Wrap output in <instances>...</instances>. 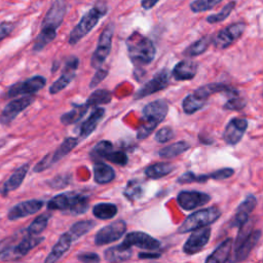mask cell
<instances>
[{
  "label": "cell",
  "instance_id": "cell-1",
  "mask_svg": "<svg viewBox=\"0 0 263 263\" xmlns=\"http://www.w3.org/2000/svg\"><path fill=\"white\" fill-rule=\"evenodd\" d=\"M168 112L167 102L163 99H158L148 103L143 108L142 123L137 130V139L144 140L163 121Z\"/></svg>",
  "mask_w": 263,
  "mask_h": 263
},
{
  "label": "cell",
  "instance_id": "cell-2",
  "mask_svg": "<svg viewBox=\"0 0 263 263\" xmlns=\"http://www.w3.org/2000/svg\"><path fill=\"white\" fill-rule=\"evenodd\" d=\"M126 48L130 61L136 65H149L155 58L156 49L151 39L139 32H133L126 39Z\"/></svg>",
  "mask_w": 263,
  "mask_h": 263
},
{
  "label": "cell",
  "instance_id": "cell-3",
  "mask_svg": "<svg viewBox=\"0 0 263 263\" xmlns=\"http://www.w3.org/2000/svg\"><path fill=\"white\" fill-rule=\"evenodd\" d=\"M88 197L79 192H64L53 196L47 202L50 211H64L73 215H81L88 210Z\"/></svg>",
  "mask_w": 263,
  "mask_h": 263
},
{
  "label": "cell",
  "instance_id": "cell-4",
  "mask_svg": "<svg viewBox=\"0 0 263 263\" xmlns=\"http://www.w3.org/2000/svg\"><path fill=\"white\" fill-rule=\"evenodd\" d=\"M107 13V6L103 2L97 3L87 12H85L79 23L73 28L69 34L68 42L70 45H75L85 35H87L99 23V21Z\"/></svg>",
  "mask_w": 263,
  "mask_h": 263
},
{
  "label": "cell",
  "instance_id": "cell-5",
  "mask_svg": "<svg viewBox=\"0 0 263 263\" xmlns=\"http://www.w3.org/2000/svg\"><path fill=\"white\" fill-rule=\"evenodd\" d=\"M221 216V211L216 206H211L206 209L199 210L197 212L189 215L185 221L181 224L178 229L179 233H186L189 231H194L203 227H208L217 221Z\"/></svg>",
  "mask_w": 263,
  "mask_h": 263
},
{
  "label": "cell",
  "instance_id": "cell-6",
  "mask_svg": "<svg viewBox=\"0 0 263 263\" xmlns=\"http://www.w3.org/2000/svg\"><path fill=\"white\" fill-rule=\"evenodd\" d=\"M239 232L237 234V238L234 242V253L230 261L232 263L243 261L253 248L257 245L261 237V230H251V231H245L243 228H239Z\"/></svg>",
  "mask_w": 263,
  "mask_h": 263
},
{
  "label": "cell",
  "instance_id": "cell-7",
  "mask_svg": "<svg viewBox=\"0 0 263 263\" xmlns=\"http://www.w3.org/2000/svg\"><path fill=\"white\" fill-rule=\"evenodd\" d=\"M113 34H114V24L109 23L100 34L97 48L90 58V66L92 68L99 69L102 66V64L105 62V60L108 58L111 51Z\"/></svg>",
  "mask_w": 263,
  "mask_h": 263
},
{
  "label": "cell",
  "instance_id": "cell-8",
  "mask_svg": "<svg viewBox=\"0 0 263 263\" xmlns=\"http://www.w3.org/2000/svg\"><path fill=\"white\" fill-rule=\"evenodd\" d=\"M46 84V79L41 75H36L25 81H20L12 84L6 91V98H13L20 95L33 96Z\"/></svg>",
  "mask_w": 263,
  "mask_h": 263
},
{
  "label": "cell",
  "instance_id": "cell-9",
  "mask_svg": "<svg viewBox=\"0 0 263 263\" xmlns=\"http://www.w3.org/2000/svg\"><path fill=\"white\" fill-rule=\"evenodd\" d=\"M246 27V23L238 22L221 30L213 39L215 47L218 49H225L229 47L243 34Z\"/></svg>",
  "mask_w": 263,
  "mask_h": 263
},
{
  "label": "cell",
  "instance_id": "cell-10",
  "mask_svg": "<svg viewBox=\"0 0 263 263\" xmlns=\"http://www.w3.org/2000/svg\"><path fill=\"white\" fill-rule=\"evenodd\" d=\"M126 231V223L123 220H117L102 227L95 235L97 246H106L118 240Z\"/></svg>",
  "mask_w": 263,
  "mask_h": 263
},
{
  "label": "cell",
  "instance_id": "cell-11",
  "mask_svg": "<svg viewBox=\"0 0 263 263\" xmlns=\"http://www.w3.org/2000/svg\"><path fill=\"white\" fill-rule=\"evenodd\" d=\"M119 246L125 250L132 249V247L135 246L140 249L153 251L157 250L160 247V241L145 232L134 231L127 233L122 242L119 243Z\"/></svg>",
  "mask_w": 263,
  "mask_h": 263
},
{
  "label": "cell",
  "instance_id": "cell-12",
  "mask_svg": "<svg viewBox=\"0 0 263 263\" xmlns=\"http://www.w3.org/2000/svg\"><path fill=\"white\" fill-rule=\"evenodd\" d=\"M78 65L79 60L75 55H70L66 59L61 76L49 86L50 95H57L67 87V85L74 79Z\"/></svg>",
  "mask_w": 263,
  "mask_h": 263
},
{
  "label": "cell",
  "instance_id": "cell-13",
  "mask_svg": "<svg viewBox=\"0 0 263 263\" xmlns=\"http://www.w3.org/2000/svg\"><path fill=\"white\" fill-rule=\"evenodd\" d=\"M170 83V74L166 69H162L157 72L152 79L147 81L141 88H139L134 96L135 100H140L148 97L152 93L164 89Z\"/></svg>",
  "mask_w": 263,
  "mask_h": 263
},
{
  "label": "cell",
  "instance_id": "cell-14",
  "mask_svg": "<svg viewBox=\"0 0 263 263\" xmlns=\"http://www.w3.org/2000/svg\"><path fill=\"white\" fill-rule=\"evenodd\" d=\"M35 101L34 96H24L9 102L2 110L0 114V123L3 125L10 124L14 118L27 107H29Z\"/></svg>",
  "mask_w": 263,
  "mask_h": 263
},
{
  "label": "cell",
  "instance_id": "cell-15",
  "mask_svg": "<svg viewBox=\"0 0 263 263\" xmlns=\"http://www.w3.org/2000/svg\"><path fill=\"white\" fill-rule=\"evenodd\" d=\"M67 12V2L65 0H54L47 10L41 23V29L48 28L58 30L62 25Z\"/></svg>",
  "mask_w": 263,
  "mask_h": 263
},
{
  "label": "cell",
  "instance_id": "cell-16",
  "mask_svg": "<svg viewBox=\"0 0 263 263\" xmlns=\"http://www.w3.org/2000/svg\"><path fill=\"white\" fill-rule=\"evenodd\" d=\"M211 236V228L203 227L194 230L189 238L183 246V252L187 255H193L203 249V247L209 242Z\"/></svg>",
  "mask_w": 263,
  "mask_h": 263
},
{
  "label": "cell",
  "instance_id": "cell-17",
  "mask_svg": "<svg viewBox=\"0 0 263 263\" xmlns=\"http://www.w3.org/2000/svg\"><path fill=\"white\" fill-rule=\"evenodd\" d=\"M248 127V121L243 118H232L223 132V139L228 145H236L243 137Z\"/></svg>",
  "mask_w": 263,
  "mask_h": 263
},
{
  "label": "cell",
  "instance_id": "cell-18",
  "mask_svg": "<svg viewBox=\"0 0 263 263\" xmlns=\"http://www.w3.org/2000/svg\"><path fill=\"white\" fill-rule=\"evenodd\" d=\"M211 200V196L206 193L199 191H181L177 196L179 205L184 210H193L200 205L208 203Z\"/></svg>",
  "mask_w": 263,
  "mask_h": 263
},
{
  "label": "cell",
  "instance_id": "cell-19",
  "mask_svg": "<svg viewBox=\"0 0 263 263\" xmlns=\"http://www.w3.org/2000/svg\"><path fill=\"white\" fill-rule=\"evenodd\" d=\"M44 240L43 236L37 235H29L21 240L14 248H10L5 253H3V259H16L24 257L31 250L37 247Z\"/></svg>",
  "mask_w": 263,
  "mask_h": 263
},
{
  "label": "cell",
  "instance_id": "cell-20",
  "mask_svg": "<svg viewBox=\"0 0 263 263\" xmlns=\"http://www.w3.org/2000/svg\"><path fill=\"white\" fill-rule=\"evenodd\" d=\"M43 205H44V202L39 199L25 200V201L16 203L14 206H12L9 210L7 217L9 220L15 221V220L25 218L27 216H30V215H33V214L39 212Z\"/></svg>",
  "mask_w": 263,
  "mask_h": 263
},
{
  "label": "cell",
  "instance_id": "cell-21",
  "mask_svg": "<svg viewBox=\"0 0 263 263\" xmlns=\"http://www.w3.org/2000/svg\"><path fill=\"white\" fill-rule=\"evenodd\" d=\"M256 204H257L256 197L253 194L248 195L245 198V200L242 202H240V204L237 206V210H236V213L234 215L231 225L234 227H238V228H241L242 226H245L246 223L248 222L250 214L253 212Z\"/></svg>",
  "mask_w": 263,
  "mask_h": 263
},
{
  "label": "cell",
  "instance_id": "cell-22",
  "mask_svg": "<svg viewBox=\"0 0 263 263\" xmlns=\"http://www.w3.org/2000/svg\"><path fill=\"white\" fill-rule=\"evenodd\" d=\"M29 163H25L23 165H21L20 167H17L11 175L10 177L3 183L2 187L0 188V193L3 196L8 195L9 192L16 190L21 184L23 183L28 171H29Z\"/></svg>",
  "mask_w": 263,
  "mask_h": 263
},
{
  "label": "cell",
  "instance_id": "cell-23",
  "mask_svg": "<svg viewBox=\"0 0 263 263\" xmlns=\"http://www.w3.org/2000/svg\"><path fill=\"white\" fill-rule=\"evenodd\" d=\"M198 65L193 61H181L173 69L172 75L176 80H191L197 73Z\"/></svg>",
  "mask_w": 263,
  "mask_h": 263
},
{
  "label": "cell",
  "instance_id": "cell-24",
  "mask_svg": "<svg viewBox=\"0 0 263 263\" xmlns=\"http://www.w3.org/2000/svg\"><path fill=\"white\" fill-rule=\"evenodd\" d=\"M73 239L70 236V234L67 232L63 233L59 240L55 242V245L52 247L51 251L47 255L44 263H55L71 247Z\"/></svg>",
  "mask_w": 263,
  "mask_h": 263
},
{
  "label": "cell",
  "instance_id": "cell-25",
  "mask_svg": "<svg viewBox=\"0 0 263 263\" xmlns=\"http://www.w3.org/2000/svg\"><path fill=\"white\" fill-rule=\"evenodd\" d=\"M105 113H106V110L104 108H101V107L95 108L93 111L88 116V118L81 124L79 129V137L81 139L87 138L97 128L98 124L104 118Z\"/></svg>",
  "mask_w": 263,
  "mask_h": 263
},
{
  "label": "cell",
  "instance_id": "cell-26",
  "mask_svg": "<svg viewBox=\"0 0 263 263\" xmlns=\"http://www.w3.org/2000/svg\"><path fill=\"white\" fill-rule=\"evenodd\" d=\"M93 180L98 184H108L115 178V171L103 161H96L92 166Z\"/></svg>",
  "mask_w": 263,
  "mask_h": 263
},
{
  "label": "cell",
  "instance_id": "cell-27",
  "mask_svg": "<svg viewBox=\"0 0 263 263\" xmlns=\"http://www.w3.org/2000/svg\"><path fill=\"white\" fill-rule=\"evenodd\" d=\"M232 243H233L232 238H226L206 258L204 263H226V261L230 257V251L232 249Z\"/></svg>",
  "mask_w": 263,
  "mask_h": 263
},
{
  "label": "cell",
  "instance_id": "cell-28",
  "mask_svg": "<svg viewBox=\"0 0 263 263\" xmlns=\"http://www.w3.org/2000/svg\"><path fill=\"white\" fill-rule=\"evenodd\" d=\"M132 254H133L132 249L125 250V249H122L119 245H117V246L108 248L104 253V257L106 261H108L109 263H121L130 259Z\"/></svg>",
  "mask_w": 263,
  "mask_h": 263
},
{
  "label": "cell",
  "instance_id": "cell-29",
  "mask_svg": "<svg viewBox=\"0 0 263 263\" xmlns=\"http://www.w3.org/2000/svg\"><path fill=\"white\" fill-rule=\"evenodd\" d=\"M88 106L84 103V104H73V108L64 113L61 116V122L64 125H69V124H74L76 122H78L87 112L88 110Z\"/></svg>",
  "mask_w": 263,
  "mask_h": 263
},
{
  "label": "cell",
  "instance_id": "cell-30",
  "mask_svg": "<svg viewBox=\"0 0 263 263\" xmlns=\"http://www.w3.org/2000/svg\"><path fill=\"white\" fill-rule=\"evenodd\" d=\"M175 170V165L170 162H156L145 168V175L149 179H160L167 176Z\"/></svg>",
  "mask_w": 263,
  "mask_h": 263
},
{
  "label": "cell",
  "instance_id": "cell-31",
  "mask_svg": "<svg viewBox=\"0 0 263 263\" xmlns=\"http://www.w3.org/2000/svg\"><path fill=\"white\" fill-rule=\"evenodd\" d=\"M79 140L77 138L73 137H68L66 138L62 144L54 150L53 153H50V158H51V163H55L59 160H61L63 157H65L68 153H70L77 145H78Z\"/></svg>",
  "mask_w": 263,
  "mask_h": 263
},
{
  "label": "cell",
  "instance_id": "cell-32",
  "mask_svg": "<svg viewBox=\"0 0 263 263\" xmlns=\"http://www.w3.org/2000/svg\"><path fill=\"white\" fill-rule=\"evenodd\" d=\"M206 101L208 100H205V99L197 96L196 93L192 92V93H190V95H188L187 97L184 98V100L182 102L183 111L186 114H193L196 111L203 108L204 105L206 104Z\"/></svg>",
  "mask_w": 263,
  "mask_h": 263
},
{
  "label": "cell",
  "instance_id": "cell-33",
  "mask_svg": "<svg viewBox=\"0 0 263 263\" xmlns=\"http://www.w3.org/2000/svg\"><path fill=\"white\" fill-rule=\"evenodd\" d=\"M55 36H57V30L48 29V28L40 29V32L37 35L33 45V51L34 52L41 51L47 44H49L52 40H54Z\"/></svg>",
  "mask_w": 263,
  "mask_h": 263
},
{
  "label": "cell",
  "instance_id": "cell-34",
  "mask_svg": "<svg viewBox=\"0 0 263 263\" xmlns=\"http://www.w3.org/2000/svg\"><path fill=\"white\" fill-rule=\"evenodd\" d=\"M189 148H190L189 143H187L186 141H179L160 149L158 152V155L161 158H173L184 153Z\"/></svg>",
  "mask_w": 263,
  "mask_h": 263
},
{
  "label": "cell",
  "instance_id": "cell-35",
  "mask_svg": "<svg viewBox=\"0 0 263 263\" xmlns=\"http://www.w3.org/2000/svg\"><path fill=\"white\" fill-rule=\"evenodd\" d=\"M212 38L210 36H203L200 39L196 40L195 42H193L192 44H190L184 51L183 54L185 57H196V55H200L201 53H203L210 46L211 42H212Z\"/></svg>",
  "mask_w": 263,
  "mask_h": 263
},
{
  "label": "cell",
  "instance_id": "cell-36",
  "mask_svg": "<svg viewBox=\"0 0 263 263\" xmlns=\"http://www.w3.org/2000/svg\"><path fill=\"white\" fill-rule=\"evenodd\" d=\"M117 214V206L114 203L101 202L92 208V215L100 220H110Z\"/></svg>",
  "mask_w": 263,
  "mask_h": 263
},
{
  "label": "cell",
  "instance_id": "cell-37",
  "mask_svg": "<svg viewBox=\"0 0 263 263\" xmlns=\"http://www.w3.org/2000/svg\"><path fill=\"white\" fill-rule=\"evenodd\" d=\"M112 100V93L111 91L107 89H96L90 93L88 99L86 100L85 104L88 107H99L100 105H106L110 103Z\"/></svg>",
  "mask_w": 263,
  "mask_h": 263
},
{
  "label": "cell",
  "instance_id": "cell-38",
  "mask_svg": "<svg viewBox=\"0 0 263 263\" xmlns=\"http://www.w3.org/2000/svg\"><path fill=\"white\" fill-rule=\"evenodd\" d=\"M111 151H113V144L110 141L107 140H103L98 142L92 149L90 150V157L92 160L96 161H101L100 159H105L106 155L109 154Z\"/></svg>",
  "mask_w": 263,
  "mask_h": 263
},
{
  "label": "cell",
  "instance_id": "cell-39",
  "mask_svg": "<svg viewBox=\"0 0 263 263\" xmlns=\"http://www.w3.org/2000/svg\"><path fill=\"white\" fill-rule=\"evenodd\" d=\"M95 226V223L90 220H83V221H79V222H76L74 223L68 233L70 234V236L72 237L73 240L81 237L82 235H84L85 233H87L91 228H93Z\"/></svg>",
  "mask_w": 263,
  "mask_h": 263
},
{
  "label": "cell",
  "instance_id": "cell-40",
  "mask_svg": "<svg viewBox=\"0 0 263 263\" xmlns=\"http://www.w3.org/2000/svg\"><path fill=\"white\" fill-rule=\"evenodd\" d=\"M50 219V214H43L38 216L36 219H34V221L28 226L26 232L29 235H38L39 233H41L45 227L47 226L48 220Z\"/></svg>",
  "mask_w": 263,
  "mask_h": 263
},
{
  "label": "cell",
  "instance_id": "cell-41",
  "mask_svg": "<svg viewBox=\"0 0 263 263\" xmlns=\"http://www.w3.org/2000/svg\"><path fill=\"white\" fill-rule=\"evenodd\" d=\"M235 4H236L235 1H231V2L227 3L219 12H217L215 14H210L205 18V21L210 24H216V23H220V22L226 20L230 15L232 10L235 8Z\"/></svg>",
  "mask_w": 263,
  "mask_h": 263
},
{
  "label": "cell",
  "instance_id": "cell-42",
  "mask_svg": "<svg viewBox=\"0 0 263 263\" xmlns=\"http://www.w3.org/2000/svg\"><path fill=\"white\" fill-rule=\"evenodd\" d=\"M123 194L127 199H130V200L141 197L143 194V189L141 184L137 180L128 181L123 191Z\"/></svg>",
  "mask_w": 263,
  "mask_h": 263
},
{
  "label": "cell",
  "instance_id": "cell-43",
  "mask_svg": "<svg viewBox=\"0 0 263 263\" xmlns=\"http://www.w3.org/2000/svg\"><path fill=\"white\" fill-rule=\"evenodd\" d=\"M222 1L223 0H194L190 3V9L195 13L208 11Z\"/></svg>",
  "mask_w": 263,
  "mask_h": 263
},
{
  "label": "cell",
  "instance_id": "cell-44",
  "mask_svg": "<svg viewBox=\"0 0 263 263\" xmlns=\"http://www.w3.org/2000/svg\"><path fill=\"white\" fill-rule=\"evenodd\" d=\"M105 159L112 163L121 165V166L125 165L128 161V157H127L126 153L123 151H111L109 154L106 155Z\"/></svg>",
  "mask_w": 263,
  "mask_h": 263
},
{
  "label": "cell",
  "instance_id": "cell-45",
  "mask_svg": "<svg viewBox=\"0 0 263 263\" xmlns=\"http://www.w3.org/2000/svg\"><path fill=\"white\" fill-rule=\"evenodd\" d=\"M247 105V101L238 96L232 97L230 98L223 106V108L225 110H234V111H239L241 109H243Z\"/></svg>",
  "mask_w": 263,
  "mask_h": 263
},
{
  "label": "cell",
  "instance_id": "cell-46",
  "mask_svg": "<svg viewBox=\"0 0 263 263\" xmlns=\"http://www.w3.org/2000/svg\"><path fill=\"white\" fill-rule=\"evenodd\" d=\"M174 137H175V133L173 128H171L170 126H164L156 132L154 139L156 142L163 144L171 141Z\"/></svg>",
  "mask_w": 263,
  "mask_h": 263
},
{
  "label": "cell",
  "instance_id": "cell-47",
  "mask_svg": "<svg viewBox=\"0 0 263 263\" xmlns=\"http://www.w3.org/2000/svg\"><path fill=\"white\" fill-rule=\"evenodd\" d=\"M233 174H234L233 168L224 167V168L217 170V171H215V172H213V173H211L209 175H210V179L221 181V180H225V179L230 178Z\"/></svg>",
  "mask_w": 263,
  "mask_h": 263
},
{
  "label": "cell",
  "instance_id": "cell-48",
  "mask_svg": "<svg viewBox=\"0 0 263 263\" xmlns=\"http://www.w3.org/2000/svg\"><path fill=\"white\" fill-rule=\"evenodd\" d=\"M108 73H109V72H108V70H106V69H103V68L97 69L95 75L92 76V78H91V80H90V82H89V87H90V88H93V87H96L97 85H99V84L107 77Z\"/></svg>",
  "mask_w": 263,
  "mask_h": 263
},
{
  "label": "cell",
  "instance_id": "cell-49",
  "mask_svg": "<svg viewBox=\"0 0 263 263\" xmlns=\"http://www.w3.org/2000/svg\"><path fill=\"white\" fill-rule=\"evenodd\" d=\"M77 259L82 263H99L100 262L99 255L92 252L81 253L77 256Z\"/></svg>",
  "mask_w": 263,
  "mask_h": 263
},
{
  "label": "cell",
  "instance_id": "cell-50",
  "mask_svg": "<svg viewBox=\"0 0 263 263\" xmlns=\"http://www.w3.org/2000/svg\"><path fill=\"white\" fill-rule=\"evenodd\" d=\"M52 163H51V158H50V153L46 154L33 168V171L35 173H41L45 170H47L49 166H51Z\"/></svg>",
  "mask_w": 263,
  "mask_h": 263
},
{
  "label": "cell",
  "instance_id": "cell-51",
  "mask_svg": "<svg viewBox=\"0 0 263 263\" xmlns=\"http://www.w3.org/2000/svg\"><path fill=\"white\" fill-rule=\"evenodd\" d=\"M14 25L11 22H2L0 23V41L8 37L12 32Z\"/></svg>",
  "mask_w": 263,
  "mask_h": 263
},
{
  "label": "cell",
  "instance_id": "cell-52",
  "mask_svg": "<svg viewBox=\"0 0 263 263\" xmlns=\"http://www.w3.org/2000/svg\"><path fill=\"white\" fill-rule=\"evenodd\" d=\"M69 183V176H58L54 179H52L50 182H48L50 187L54 188H61L67 186Z\"/></svg>",
  "mask_w": 263,
  "mask_h": 263
},
{
  "label": "cell",
  "instance_id": "cell-53",
  "mask_svg": "<svg viewBox=\"0 0 263 263\" xmlns=\"http://www.w3.org/2000/svg\"><path fill=\"white\" fill-rule=\"evenodd\" d=\"M177 182L180 183V184H187V183L196 182V175L192 172H186L177 179Z\"/></svg>",
  "mask_w": 263,
  "mask_h": 263
},
{
  "label": "cell",
  "instance_id": "cell-54",
  "mask_svg": "<svg viewBox=\"0 0 263 263\" xmlns=\"http://www.w3.org/2000/svg\"><path fill=\"white\" fill-rule=\"evenodd\" d=\"M158 1H159V0H141V6H142L144 9L149 10V9L153 8V7L157 4Z\"/></svg>",
  "mask_w": 263,
  "mask_h": 263
},
{
  "label": "cell",
  "instance_id": "cell-55",
  "mask_svg": "<svg viewBox=\"0 0 263 263\" xmlns=\"http://www.w3.org/2000/svg\"><path fill=\"white\" fill-rule=\"evenodd\" d=\"M10 245H11V238L1 240L0 241V255L5 253L7 250H9L10 249Z\"/></svg>",
  "mask_w": 263,
  "mask_h": 263
},
{
  "label": "cell",
  "instance_id": "cell-56",
  "mask_svg": "<svg viewBox=\"0 0 263 263\" xmlns=\"http://www.w3.org/2000/svg\"><path fill=\"white\" fill-rule=\"evenodd\" d=\"M161 255L159 253H140L139 258L141 259H157Z\"/></svg>",
  "mask_w": 263,
  "mask_h": 263
}]
</instances>
